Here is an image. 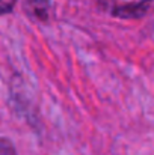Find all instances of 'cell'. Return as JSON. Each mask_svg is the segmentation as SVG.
<instances>
[{
	"instance_id": "3957f363",
	"label": "cell",
	"mask_w": 154,
	"mask_h": 155,
	"mask_svg": "<svg viewBox=\"0 0 154 155\" xmlns=\"http://www.w3.org/2000/svg\"><path fill=\"white\" fill-rule=\"evenodd\" d=\"M0 155H17L14 145L8 139H0Z\"/></svg>"
},
{
	"instance_id": "277c9868",
	"label": "cell",
	"mask_w": 154,
	"mask_h": 155,
	"mask_svg": "<svg viewBox=\"0 0 154 155\" xmlns=\"http://www.w3.org/2000/svg\"><path fill=\"white\" fill-rule=\"evenodd\" d=\"M15 0H0V14H8L12 11Z\"/></svg>"
},
{
	"instance_id": "6da1fadb",
	"label": "cell",
	"mask_w": 154,
	"mask_h": 155,
	"mask_svg": "<svg viewBox=\"0 0 154 155\" xmlns=\"http://www.w3.org/2000/svg\"><path fill=\"white\" fill-rule=\"evenodd\" d=\"M26 12L38 21H47L50 0H26Z\"/></svg>"
},
{
	"instance_id": "7a4b0ae2",
	"label": "cell",
	"mask_w": 154,
	"mask_h": 155,
	"mask_svg": "<svg viewBox=\"0 0 154 155\" xmlns=\"http://www.w3.org/2000/svg\"><path fill=\"white\" fill-rule=\"evenodd\" d=\"M148 5H150V0L142 2V3H136V5L121 6V8H116V11L113 14L116 17H121V18H139L147 12Z\"/></svg>"
}]
</instances>
